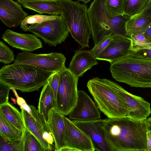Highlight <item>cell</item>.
Returning <instances> with one entry per match:
<instances>
[{"label": "cell", "mask_w": 151, "mask_h": 151, "mask_svg": "<svg viewBox=\"0 0 151 151\" xmlns=\"http://www.w3.org/2000/svg\"><path fill=\"white\" fill-rule=\"evenodd\" d=\"M108 118L104 129L111 151H148L147 119L137 121L127 117Z\"/></svg>", "instance_id": "6da1fadb"}, {"label": "cell", "mask_w": 151, "mask_h": 151, "mask_svg": "<svg viewBox=\"0 0 151 151\" xmlns=\"http://www.w3.org/2000/svg\"><path fill=\"white\" fill-rule=\"evenodd\" d=\"M54 73L30 65L14 64L0 70V82L22 92L38 91Z\"/></svg>", "instance_id": "7a4b0ae2"}, {"label": "cell", "mask_w": 151, "mask_h": 151, "mask_svg": "<svg viewBox=\"0 0 151 151\" xmlns=\"http://www.w3.org/2000/svg\"><path fill=\"white\" fill-rule=\"evenodd\" d=\"M112 77L131 87L151 88V60L128 55L111 63Z\"/></svg>", "instance_id": "3957f363"}, {"label": "cell", "mask_w": 151, "mask_h": 151, "mask_svg": "<svg viewBox=\"0 0 151 151\" xmlns=\"http://www.w3.org/2000/svg\"><path fill=\"white\" fill-rule=\"evenodd\" d=\"M57 1L72 37L82 48L89 47V40L92 32L87 6L79 1Z\"/></svg>", "instance_id": "277c9868"}, {"label": "cell", "mask_w": 151, "mask_h": 151, "mask_svg": "<svg viewBox=\"0 0 151 151\" xmlns=\"http://www.w3.org/2000/svg\"><path fill=\"white\" fill-rule=\"evenodd\" d=\"M87 86L98 108L108 118L126 117V103L114 90L111 80L96 77L90 80Z\"/></svg>", "instance_id": "5b68a950"}, {"label": "cell", "mask_w": 151, "mask_h": 151, "mask_svg": "<svg viewBox=\"0 0 151 151\" xmlns=\"http://www.w3.org/2000/svg\"><path fill=\"white\" fill-rule=\"evenodd\" d=\"M88 13L95 45L111 33L127 36L125 26L130 17L125 14L109 17L100 0L92 2L88 9Z\"/></svg>", "instance_id": "8992f818"}, {"label": "cell", "mask_w": 151, "mask_h": 151, "mask_svg": "<svg viewBox=\"0 0 151 151\" xmlns=\"http://www.w3.org/2000/svg\"><path fill=\"white\" fill-rule=\"evenodd\" d=\"M60 74L56 109L63 115L66 116L69 114L77 101L79 77L66 68L60 71Z\"/></svg>", "instance_id": "52a82bcc"}, {"label": "cell", "mask_w": 151, "mask_h": 151, "mask_svg": "<svg viewBox=\"0 0 151 151\" xmlns=\"http://www.w3.org/2000/svg\"><path fill=\"white\" fill-rule=\"evenodd\" d=\"M66 60L65 55L61 53L36 54L22 51L17 54L13 63L30 65L55 73L66 68Z\"/></svg>", "instance_id": "ba28073f"}, {"label": "cell", "mask_w": 151, "mask_h": 151, "mask_svg": "<svg viewBox=\"0 0 151 151\" xmlns=\"http://www.w3.org/2000/svg\"><path fill=\"white\" fill-rule=\"evenodd\" d=\"M24 31L30 32L45 43L54 46L64 42L70 32L62 15L56 19L44 22Z\"/></svg>", "instance_id": "9c48e42d"}, {"label": "cell", "mask_w": 151, "mask_h": 151, "mask_svg": "<svg viewBox=\"0 0 151 151\" xmlns=\"http://www.w3.org/2000/svg\"><path fill=\"white\" fill-rule=\"evenodd\" d=\"M115 91L124 100L128 113L126 117L137 121L146 119L151 113L150 104L142 98L128 92L117 83L111 81Z\"/></svg>", "instance_id": "30bf717a"}, {"label": "cell", "mask_w": 151, "mask_h": 151, "mask_svg": "<svg viewBox=\"0 0 151 151\" xmlns=\"http://www.w3.org/2000/svg\"><path fill=\"white\" fill-rule=\"evenodd\" d=\"M65 124L64 147L60 151H94L93 143L87 135L69 119L63 115Z\"/></svg>", "instance_id": "8fae6325"}, {"label": "cell", "mask_w": 151, "mask_h": 151, "mask_svg": "<svg viewBox=\"0 0 151 151\" xmlns=\"http://www.w3.org/2000/svg\"><path fill=\"white\" fill-rule=\"evenodd\" d=\"M106 119H100L89 121H72L90 138L95 150L111 151L104 129V126Z\"/></svg>", "instance_id": "7c38bea8"}, {"label": "cell", "mask_w": 151, "mask_h": 151, "mask_svg": "<svg viewBox=\"0 0 151 151\" xmlns=\"http://www.w3.org/2000/svg\"><path fill=\"white\" fill-rule=\"evenodd\" d=\"M78 94L76 105L69 114V119L82 121L100 119L99 109L88 95L82 90L78 91Z\"/></svg>", "instance_id": "4fadbf2b"}, {"label": "cell", "mask_w": 151, "mask_h": 151, "mask_svg": "<svg viewBox=\"0 0 151 151\" xmlns=\"http://www.w3.org/2000/svg\"><path fill=\"white\" fill-rule=\"evenodd\" d=\"M131 45L132 41L130 37L124 35H113L108 45L96 59L108 61L111 64L128 55Z\"/></svg>", "instance_id": "5bb4252c"}, {"label": "cell", "mask_w": 151, "mask_h": 151, "mask_svg": "<svg viewBox=\"0 0 151 151\" xmlns=\"http://www.w3.org/2000/svg\"><path fill=\"white\" fill-rule=\"evenodd\" d=\"M2 38L12 47L22 51L31 52L43 47L41 40L34 34L21 33L7 29Z\"/></svg>", "instance_id": "9a60e30c"}, {"label": "cell", "mask_w": 151, "mask_h": 151, "mask_svg": "<svg viewBox=\"0 0 151 151\" xmlns=\"http://www.w3.org/2000/svg\"><path fill=\"white\" fill-rule=\"evenodd\" d=\"M28 15L17 2L13 0H0V19L6 26L11 28L20 26Z\"/></svg>", "instance_id": "2e32d148"}, {"label": "cell", "mask_w": 151, "mask_h": 151, "mask_svg": "<svg viewBox=\"0 0 151 151\" xmlns=\"http://www.w3.org/2000/svg\"><path fill=\"white\" fill-rule=\"evenodd\" d=\"M63 116L55 108H52L48 112L46 123L54 138L55 151H60L65 145L64 134L65 127Z\"/></svg>", "instance_id": "e0dca14e"}, {"label": "cell", "mask_w": 151, "mask_h": 151, "mask_svg": "<svg viewBox=\"0 0 151 151\" xmlns=\"http://www.w3.org/2000/svg\"><path fill=\"white\" fill-rule=\"evenodd\" d=\"M97 60L90 51L80 49L75 52L68 68L77 76L81 77L93 66L98 64Z\"/></svg>", "instance_id": "ac0fdd59"}, {"label": "cell", "mask_w": 151, "mask_h": 151, "mask_svg": "<svg viewBox=\"0 0 151 151\" xmlns=\"http://www.w3.org/2000/svg\"><path fill=\"white\" fill-rule=\"evenodd\" d=\"M52 108H56V99L53 91L48 82L43 87L41 92L38 110L42 115L45 122L48 118V113Z\"/></svg>", "instance_id": "d6986e66"}, {"label": "cell", "mask_w": 151, "mask_h": 151, "mask_svg": "<svg viewBox=\"0 0 151 151\" xmlns=\"http://www.w3.org/2000/svg\"><path fill=\"white\" fill-rule=\"evenodd\" d=\"M25 128L31 133L40 142L45 151L55 150L53 146L49 144L43 138L44 131L33 118L26 111L20 107Z\"/></svg>", "instance_id": "ffe728a7"}, {"label": "cell", "mask_w": 151, "mask_h": 151, "mask_svg": "<svg viewBox=\"0 0 151 151\" xmlns=\"http://www.w3.org/2000/svg\"><path fill=\"white\" fill-rule=\"evenodd\" d=\"M22 5L24 8L41 14H46L51 15L62 14L60 8L57 0L31 2Z\"/></svg>", "instance_id": "44dd1931"}, {"label": "cell", "mask_w": 151, "mask_h": 151, "mask_svg": "<svg viewBox=\"0 0 151 151\" xmlns=\"http://www.w3.org/2000/svg\"><path fill=\"white\" fill-rule=\"evenodd\" d=\"M0 113L15 127L24 131L25 127L21 112L9 101L0 105Z\"/></svg>", "instance_id": "7402d4cb"}, {"label": "cell", "mask_w": 151, "mask_h": 151, "mask_svg": "<svg viewBox=\"0 0 151 151\" xmlns=\"http://www.w3.org/2000/svg\"><path fill=\"white\" fill-rule=\"evenodd\" d=\"M24 132L14 126L0 113V134L2 138L10 142L21 140Z\"/></svg>", "instance_id": "603a6c76"}, {"label": "cell", "mask_w": 151, "mask_h": 151, "mask_svg": "<svg viewBox=\"0 0 151 151\" xmlns=\"http://www.w3.org/2000/svg\"><path fill=\"white\" fill-rule=\"evenodd\" d=\"M151 24V18L148 17H133L127 22L125 31L127 36L130 38L134 34L144 33Z\"/></svg>", "instance_id": "cb8c5ba5"}, {"label": "cell", "mask_w": 151, "mask_h": 151, "mask_svg": "<svg viewBox=\"0 0 151 151\" xmlns=\"http://www.w3.org/2000/svg\"><path fill=\"white\" fill-rule=\"evenodd\" d=\"M151 0H124L123 13L131 18L142 12L149 5Z\"/></svg>", "instance_id": "d4e9b609"}, {"label": "cell", "mask_w": 151, "mask_h": 151, "mask_svg": "<svg viewBox=\"0 0 151 151\" xmlns=\"http://www.w3.org/2000/svg\"><path fill=\"white\" fill-rule=\"evenodd\" d=\"M108 15L114 17L124 14V0H100Z\"/></svg>", "instance_id": "484cf974"}, {"label": "cell", "mask_w": 151, "mask_h": 151, "mask_svg": "<svg viewBox=\"0 0 151 151\" xmlns=\"http://www.w3.org/2000/svg\"><path fill=\"white\" fill-rule=\"evenodd\" d=\"M59 15H46L36 14L28 16L22 21L20 27L24 30L44 22L58 18Z\"/></svg>", "instance_id": "4316f807"}, {"label": "cell", "mask_w": 151, "mask_h": 151, "mask_svg": "<svg viewBox=\"0 0 151 151\" xmlns=\"http://www.w3.org/2000/svg\"><path fill=\"white\" fill-rule=\"evenodd\" d=\"M23 141L24 151H45L38 140L26 128Z\"/></svg>", "instance_id": "83f0119b"}, {"label": "cell", "mask_w": 151, "mask_h": 151, "mask_svg": "<svg viewBox=\"0 0 151 151\" xmlns=\"http://www.w3.org/2000/svg\"><path fill=\"white\" fill-rule=\"evenodd\" d=\"M130 38L132 41L130 50L151 48V42L145 38L144 33L132 34Z\"/></svg>", "instance_id": "f1b7e54d"}, {"label": "cell", "mask_w": 151, "mask_h": 151, "mask_svg": "<svg viewBox=\"0 0 151 151\" xmlns=\"http://www.w3.org/2000/svg\"><path fill=\"white\" fill-rule=\"evenodd\" d=\"M0 151H24L23 138L21 140L10 142L3 139L1 137Z\"/></svg>", "instance_id": "f546056e"}, {"label": "cell", "mask_w": 151, "mask_h": 151, "mask_svg": "<svg viewBox=\"0 0 151 151\" xmlns=\"http://www.w3.org/2000/svg\"><path fill=\"white\" fill-rule=\"evenodd\" d=\"M13 51L3 42L0 41V62L5 64L14 62L15 58Z\"/></svg>", "instance_id": "4dcf8cb0"}, {"label": "cell", "mask_w": 151, "mask_h": 151, "mask_svg": "<svg viewBox=\"0 0 151 151\" xmlns=\"http://www.w3.org/2000/svg\"><path fill=\"white\" fill-rule=\"evenodd\" d=\"M113 35L111 33L106 36L102 40L90 50L92 55L95 58L99 55L105 48L111 40Z\"/></svg>", "instance_id": "1f68e13d"}, {"label": "cell", "mask_w": 151, "mask_h": 151, "mask_svg": "<svg viewBox=\"0 0 151 151\" xmlns=\"http://www.w3.org/2000/svg\"><path fill=\"white\" fill-rule=\"evenodd\" d=\"M32 112V116L36 122L41 127L44 132L50 131L47 126L46 123L42 115L39 112L38 109L33 105H29Z\"/></svg>", "instance_id": "d6a6232c"}, {"label": "cell", "mask_w": 151, "mask_h": 151, "mask_svg": "<svg viewBox=\"0 0 151 151\" xmlns=\"http://www.w3.org/2000/svg\"><path fill=\"white\" fill-rule=\"evenodd\" d=\"M128 55L136 58L151 60V48L130 50Z\"/></svg>", "instance_id": "836d02e7"}, {"label": "cell", "mask_w": 151, "mask_h": 151, "mask_svg": "<svg viewBox=\"0 0 151 151\" xmlns=\"http://www.w3.org/2000/svg\"><path fill=\"white\" fill-rule=\"evenodd\" d=\"M11 88L0 82V105L9 101V95Z\"/></svg>", "instance_id": "e575fe53"}, {"label": "cell", "mask_w": 151, "mask_h": 151, "mask_svg": "<svg viewBox=\"0 0 151 151\" xmlns=\"http://www.w3.org/2000/svg\"><path fill=\"white\" fill-rule=\"evenodd\" d=\"M60 72L54 73L48 81L53 91L55 99L59 82Z\"/></svg>", "instance_id": "d590c367"}, {"label": "cell", "mask_w": 151, "mask_h": 151, "mask_svg": "<svg viewBox=\"0 0 151 151\" xmlns=\"http://www.w3.org/2000/svg\"><path fill=\"white\" fill-rule=\"evenodd\" d=\"M17 98V103L18 105L28 112L31 116L32 110L29 106L26 103L25 100L22 98L19 97L18 95L16 96Z\"/></svg>", "instance_id": "8d00e7d4"}, {"label": "cell", "mask_w": 151, "mask_h": 151, "mask_svg": "<svg viewBox=\"0 0 151 151\" xmlns=\"http://www.w3.org/2000/svg\"><path fill=\"white\" fill-rule=\"evenodd\" d=\"M133 17H148L151 18V1L142 12Z\"/></svg>", "instance_id": "74e56055"}, {"label": "cell", "mask_w": 151, "mask_h": 151, "mask_svg": "<svg viewBox=\"0 0 151 151\" xmlns=\"http://www.w3.org/2000/svg\"><path fill=\"white\" fill-rule=\"evenodd\" d=\"M43 138L50 145L53 146L54 140L53 137L50 131H45L43 133Z\"/></svg>", "instance_id": "f35d334b"}, {"label": "cell", "mask_w": 151, "mask_h": 151, "mask_svg": "<svg viewBox=\"0 0 151 151\" xmlns=\"http://www.w3.org/2000/svg\"><path fill=\"white\" fill-rule=\"evenodd\" d=\"M145 38L151 42V24L146 29L144 33Z\"/></svg>", "instance_id": "ab89813d"}, {"label": "cell", "mask_w": 151, "mask_h": 151, "mask_svg": "<svg viewBox=\"0 0 151 151\" xmlns=\"http://www.w3.org/2000/svg\"><path fill=\"white\" fill-rule=\"evenodd\" d=\"M148 151H151V131L149 129L147 132Z\"/></svg>", "instance_id": "60d3db41"}, {"label": "cell", "mask_w": 151, "mask_h": 151, "mask_svg": "<svg viewBox=\"0 0 151 151\" xmlns=\"http://www.w3.org/2000/svg\"><path fill=\"white\" fill-rule=\"evenodd\" d=\"M57 0H18V2L20 4H23L34 1H54Z\"/></svg>", "instance_id": "b9f144b4"}, {"label": "cell", "mask_w": 151, "mask_h": 151, "mask_svg": "<svg viewBox=\"0 0 151 151\" xmlns=\"http://www.w3.org/2000/svg\"><path fill=\"white\" fill-rule=\"evenodd\" d=\"M79 1H81L83 2L84 4H87L91 0H78Z\"/></svg>", "instance_id": "7bdbcfd3"}, {"label": "cell", "mask_w": 151, "mask_h": 151, "mask_svg": "<svg viewBox=\"0 0 151 151\" xmlns=\"http://www.w3.org/2000/svg\"><path fill=\"white\" fill-rule=\"evenodd\" d=\"M147 119L149 124L151 125V117L148 118Z\"/></svg>", "instance_id": "ee69618b"}, {"label": "cell", "mask_w": 151, "mask_h": 151, "mask_svg": "<svg viewBox=\"0 0 151 151\" xmlns=\"http://www.w3.org/2000/svg\"><path fill=\"white\" fill-rule=\"evenodd\" d=\"M11 100L13 101L14 103V104H16L17 101H16V100L14 99L13 98H11Z\"/></svg>", "instance_id": "f6af8a7d"}, {"label": "cell", "mask_w": 151, "mask_h": 151, "mask_svg": "<svg viewBox=\"0 0 151 151\" xmlns=\"http://www.w3.org/2000/svg\"><path fill=\"white\" fill-rule=\"evenodd\" d=\"M149 129L151 131V125L150 124L149 125Z\"/></svg>", "instance_id": "bcb514c9"}, {"label": "cell", "mask_w": 151, "mask_h": 151, "mask_svg": "<svg viewBox=\"0 0 151 151\" xmlns=\"http://www.w3.org/2000/svg\"><path fill=\"white\" fill-rule=\"evenodd\" d=\"M17 0V1H18V0Z\"/></svg>", "instance_id": "7dc6e473"}]
</instances>
